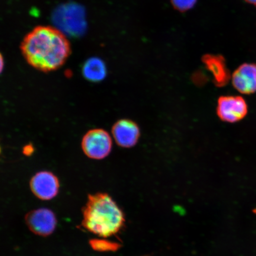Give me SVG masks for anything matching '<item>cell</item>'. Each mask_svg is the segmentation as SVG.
<instances>
[{"instance_id":"6da1fadb","label":"cell","mask_w":256,"mask_h":256,"mask_svg":"<svg viewBox=\"0 0 256 256\" xmlns=\"http://www.w3.org/2000/svg\"><path fill=\"white\" fill-rule=\"evenodd\" d=\"M20 50L30 66L46 72L59 69L71 53L66 35L46 26H40L30 32L22 41Z\"/></svg>"},{"instance_id":"7a4b0ae2","label":"cell","mask_w":256,"mask_h":256,"mask_svg":"<svg viewBox=\"0 0 256 256\" xmlns=\"http://www.w3.org/2000/svg\"><path fill=\"white\" fill-rule=\"evenodd\" d=\"M82 215V226L102 238L116 234L126 222L122 210L104 193L89 194Z\"/></svg>"},{"instance_id":"3957f363","label":"cell","mask_w":256,"mask_h":256,"mask_svg":"<svg viewBox=\"0 0 256 256\" xmlns=\"http://www.w3.org/2000/svg\"><path fill=\"white\" fill-rule=\"evenodd\" d=\"M53 21L60 31L72 36H80L86 30L84 10L78 4L60 6L54 12Z\"/></svg>"},{"instance_id":"277c9868","label":"cell","mask_w":256,"mask_h":256,"mask_svg":"<svg viewBox=\"0 0 256 256\" xmlns=\"http://www.w3.org/2000/svg\"><path fill=\"white\" fill-rule=\"evenodd\" d=\"M112 148V140L110 134L103 129L88 131L82 140V148L88 158L102 160L110 155Z\"/></svg>"},{"instance_id":"5b68a950","label":"cell","mask_w":256,"mask_h":256,"mask_svg":"<svg viewBox=\"0 0 256 256\" xmlns=\"http://www.w3.org/2000/svg\"><path fill=\"white\" fill-rule=\"evenodd\" d=\"M217 114L226 122L235 123L248 114L247 103L241 96H222L218 100Z\"/></svg>"},{"instance_id":"8992f818","label":"cell","mask_w":256,"mask_h":256,"mask_svg":"<svg viewBox=\"0 0 256 256\" xmlns=\"http://www.w3.org/2000/svg\"><path fill=\"white\" fill-rule=\"evenodd\" d=\"M25 222L32 232L43 236L50 235L57 222L55 214L46 208L30 211L25 216Z\"/></svg>"},{"instance_id":"52a82bcc","label":"cell","mask_w":256,"mask_h":256,"mask_svg":"<svg viewBox=\"0 0 256 256\" xmlns=\"http://www.w3.org/2000/svg\"><path fill=\"white\" fill-rule=\"evenodd\" d=\"M30 187L33 194L41 200L53 199L58 194V178L52 172L42 171L37 172L30 182Z\"/></svg>"},{"instance_id":"ba28073f","label":"cell","mask_w":256,"mask_h":256,"mask_svg":"<svg viewBox=\"0 0 256 256\" xmlns=\"http://www.w3.org/2000/svg\"><path fill=\"white\" fill-rule=\"evenodd\" d=\"M115 142L122 148L135 146L140 137V128L134 121L123 119L118 120L112 128Z\"/></svg>"},{"instance_id":"9c48e42d","label":"cell","mask_w":256,"mask_h":256,"mask_svg":"<svg viewBox=\"0 0 256 256\" xmlns=\"http://www.w3.org/2000/svg\"><path fill=\"white\" fill-rule=\"evenodd\" d=\"M234 88L242 94L256 92V64H243L232 74Z\"/></svg>"},{"instance_id":"30bf717a","label":"cell","mask_w":256,"mask_h":256,"mask_svg":"<svg viewBox=\"0 0 256 256\" xmlns=\"http://www.w3.org/2000/svg\"><path fill=\"white\" fill-rule=\"evenodd\" d=\"M206 68L212 74L214 82L218 88L228 84L231 76L224 56L215 54H206L202 58Z\"/></svg>"},{"instance_id":"8fae6325","label":"cell","mask_w":256,"mask_h":256,"mask_svg":"<svg viewBox=\"0 0 256 256\" xmlns=\"http://www.w3.org/2000/svg\"><path fill=\"white\" fill-rule=\"evenodd\" d=\"M82 72L88 81L97 82L103 81L106 76L107 70L103 60L92 57L86 60L82 66Z\"/></svg>"},{"instance_id":"7c38bea8","label":"cell","mask_w":256,"mask_h":256,"mask_svg":"<svg viewBox=\"0 0 256 256\" xmlns=\"http://www.w3.org/2000/svg\"><path fill=\"white\" fill-rule=\"evenodd\" d=\"M90 244L94 250L98 252L116 251L120 247V245L118 243L98 239L90 240Z\"/></svg>"},{"instance_id":"4fadbf2b","label":"cell","mask_w":256,"mask_h":256,"mask_svg":"<svg viewBox=\"0 0 256 256\" xmlns=\"http://www.w3.org/2000/svg\"><path fill=\"white\" fill-rule=\"evenodd\" d=\"M198 0H170L172 7L182 12L190 11L196 4Z\"/></svg>"},{"instance_id":"5bb4252c","label":"cell","mask_w":256,"mask_h":256,"mask_svg":"<svg viewBox=\"0 0 256 256\" xmlns=\"http://www.w3.org/2000/svg\"><path fill=\"white\" fill-rule=\"evenodd\" d=\"M32 148H32V146H25L24 148V154H26V152H28V155H30L31 153H32V152H33L34 150H30V149H32Z\"/></svg>"},{"instance_id":"9a60e30c","label":"cell","mask_w":256,"mask_h":256,"mask_svg":"<svg viewBox=\"0 0 256 256\" xmlns=\"http://www.w3.org/2000/svg\"><path fill=\"white\" fill-rule=\"evenodd\" d=\"M245 2L252 5L256 6V0H244Z\"/></svg>"},{"instance_id":"2e32d148","label":"cell","mask_w":256,"mask_h":256,"mask_svg":"<svg viewBox=\"0 0 256 256\" xmlns=\"http://www.w3.org/2000/svg\"><path fill=\"white\" fill-rule=\"evenodd\" d=\"M1 59H2V60H1V64H2L1 71L2 72V68H3V65H2V64H3V60H2V56H1Z\"/></svg>"},{"instance_id":"e0dca14e","label":"cell","mask_w":256,"mask_h":256,"mask_svg":"<svg viewBox=\"0 0 256 256\" xmlns=\"http://www.w3.org/2000/svg\"></svg>"}]
</instances>
